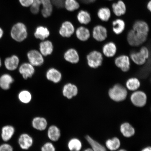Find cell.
I'll use <instances>...</instances> for the list:
<instances>
[{
	"label": "cell",
	"instance_id": "1",
	"mask_svg": "<svg viewBox=\"0 0 151 151\" xmlns=\"http://www.w3.org/2000/svg\"><path fill=\"white\" fill-rule=\"evenodd\" d=\"M10 34L11 37L14 40L17 42H22L27 37V27L25 24L22 22H17L12 26Z\"/></svg>",
	"mask_w": 151,
	"mask_h": 151
},
{
	"label": "cell",
	"instance_id": "2",
	"mask_svg": "<svg viewBox=\"0 0 151 151\" xmlns=\"http://www.w3.org/2000/svg\"><path fill=\"white\" fill-rule=\"evenodd\" d=\"M109 97L114 101L119 102L124 101L127 96L126 88L120 84L115 85L109 90Z\"/></svg>",
	"mask_w": 151,
	"mask_h": 151
},
{
	"label": "cell",
	"instance_id": "3",
	"mask_svg": "<svg viewBox=\"0 0 151 151\" xmlns=\"http://www.w3.org/2000/svg\"><path fill=\"white\" fill-rule=\"evenodd\" d=\"M86 58L88 65L92 68H97L102 64L103 55L98 51L94 50L90 52L87 56Z\"/></svg>",
	"mask_w": 151,
	"mask_h": 151
},
{
	"label": "cell",
	"instance_id": "4",
	"mask_svg": "<svg viewBox=\"0 0 151 151\" xmlns=\"http://www.w3.org/2000/svg\"><path fill=\"white\" fill-rule=\"evenodd\" d=\"M148 36L137 33L133 29L130 30L127 34V40L131 46L137 47L142 44L147 40Z\"/></svg>",
	"mask_w": 151,
	"mask_h": 151
},
{
	"label": "cell",
	"instance_id": "5",
	"mask_svg": "<svg viewBox=\"0 0 151 151\" xmlns=\"http://www.w3.org/2000/svg\"><path fill=\"white\" fill-rule=\"evenodd\" d=\"M92 36L96 40L102 42L107 37V28L103 25L98 24L94 26L92 29Z\"/></svg>",
	"mask_w": 151,
	"mask_h": 151
},
{
	"label": "cell",
	"instance_id": "6",
	"mask_svg": "<svg viewBox=\"0 0 151 151\" xmlns=\"http://www.w3.org/2000/svg\"><path fill=\"white\" fill-rule=\"evenodd\" d=\"M29 63L34 66H40L44 62L43 56L40 52L36 50H30L27 54Z\"/></svg>",
	"mask_w": 151,
	"mask_h": 151
},
{
	"label": "cell",
	"instance_id": "7",
	"mask_svg": "<svg viewBox=\"0 0 151 151\" xmlns=\"http://www.w3.org/2000/svg\"><path fill=\"white\" fill-rule=\"evenodd\" d=\"M131 100L132 103L135 106L143 107L146 104L147 95L145 92L140 91H135L132 94Z\"/></svg>",
	"mask_w": 151,
	"mask_h": 151
},
{
	"label": "cell",
	"instance_id": "8",
	"mask_svg": "<svg viewBox=\"0 0 151 151\" xmlns=\"http://www.w3.org/2000/svg\"><path fill=\"white\" fill-rule=\"evenodd\" d=\"M132 29L140 35L148 36L150 27L148 22L142 20H136L132 25Z\"/></svg>",
	"mask_w": 151,
	"mask_h": 151
},
{
	"label": "cell",
	"instance_id": "9",
	"mask_svg": "<svg viewBox=\"0 0 151 151\" xmlns=\"http://www.w3.org/2000/svg\"><path fill=\"white\" fill-rule=\"evenodd\" d=\"M111 11L117 17L121 18L122 16L125 14L127 7L124 1L122 0H118L117 1L113 3L111 6Z\"/></svg>",
	"mask_w": 151,
	"mask_h": 151
},
{
	"label": "cell",
	"instance_id": "10",
	"mask_svg": "<svg viewBox=\"0 0 151 151\" xmlns=\"http://www.w3.org/2000/svg\"><path fill=\"white\" fill-rule=\"evenodd\" d=\"M75 31V27L73 24L70 21H66L62 24L59 32L62 37H69L74 34Z\"/></svg>",
	"mask_w": 151,
	"mask_h": 151
},
{
	"label": "cell",
	"instance_id": "11",
	"mask_svg": "<svg viewBox=\"0 0 151 151\" xmlns=\"http://www.w3.org/2000/svg\"><path fill=\"white\" fill-rule=\"evenodd\" d=\"M115 64L117 67L124 72L129 70L131 63L130 58L127 55H122L118 56L115 60Z\"/></svg>",
	"mask_w": 151,
	"mask_h": 151
},
{
	"label": "cell",
	"instance_id": "12",
	"mask_svg": "<svg viewBox=\"0 0 151 151\" xmlns=\"http://www.w3.org/2000/svg\"><path fill=\"white\" fill-rule=\"evenodd\" d=\"M18 144L22 150H27L32 146L33 139L31 136L27 133L22 134L19 137Z\"/></svg>",
	"mask_w": 151,
	"mask_h": 151
},
{
	"label": "cell",
	"instance_id": "13",
	"mask_svg": "<svg viewBox=\"0 0 151 151\" xmlns=\"http://www.w3.org/2000/svg\"><path fill=\"white\" fill-rule=\"evenodd\" d=\"M76 19L79 23L83 25H86L92 22L91 15L87 11L80 9L77 12Z\"/></svg>",
	"mask_w": 151,
	"mask_h": 151
},
{
	"label": "cell",
	"instance_id": "14",
	"mask_svg": "<svg viewBox=\"0 0 151 151\" xmlns=\"http://www.w3.org/2000/svg\"><path fill=\"white\" fill-rule=\"evenodd\" d=\"M34 67L29 63H24L20 65L19 71L23 78L27 80L28 78H31L35 73V69Z\"/></svg>",
	"mask_w": 151,
	"mask_h": 151
},
{
	"label": "cell",
	"instance_id": "15",
	"mask_svg": "<svg viewBox=\"0 0 151 151\" xmlns=\"http://www.w3.org/2000/svg\"><path fill=\"white\" fill-rule=\"evenodd\" d=\"M112 26L113 32L116 35H119L123 32L125 29L126 22L121 18H116L112 21Z\"/></svg>",
	"mask_w": 151,
	"mask_h": 151
},
{
	"label": "cell",
	"instance_id": "16",
	"mask_svg": "<svg viewBox=\"0 0 151 151\" xmlns=\"http://www.w3.org/2000/svg\"><path fill=\"white\" fill-rule=\"evenodd\" d=\"M41 12L43 17L47 18L51 16L53 7L51 0H40Z\"/></svg>",
	"mask_w": 151,
	"mask_h": 151
},
{
	"label": "cell",
	"instance_id": "17",
	"mask_svg": "<svg viewBox=\"0 0 151 151\" xmlns=\"http://www.w3.org/2000/svg\"><path fill=\"white\" fill-rule=\"evenodd\" d=\"M78 93V89L74 84L68 83L65 85L62 90L64 97L70 99L76 96Z\"/></svg>",
	"mask_w": 151,
	"mask_h": 151
},
{
	"label": "cell",
	"instance_id": "18",
	"mask_svg": "<svg viewBox=\"0 0 151 151\" xmlns=\"http://www.w3.org/2000/svg\"><path fill=\"white\" fill-rule=\"evenodd\" d=\"M32 124L34 128L39 131H44L48 126V122L46 119L40 116L34 118Z\"/></svg>",
	"mask_w": 151,
	"mask_h": 151
},
{
	"label": "cell",
	"instance_id": "19",
	"mask_svg": "<svg viewBox=\"0 0 151 151\" xmlns=\"http://www.w3.org/2000/svg\"><path fill=\"white\" fill-rule=\"evenodd\" d=\"M112 11L109 7H103L99 8L97 12V16L99 19L103 22H108L112 16Z\"/></svg>",
	"mask_w": 151,
	"mask_h": 151
},
{
	"label": "cell",
	"instance_id": "20",
	"mask_svg": "<svg viewBox=\"0 0 151 151\" xmlns=\"http://www.w3.org/2000/svg\"><path fill=\"white\" fill-rule=\"evenodd\" d=\"M64 57L66 61L72 64L78 63L80 60V56L78 52L73 48L68 50L64 54Z\"/></svg>",
	"mask_w": 151,
	"mask_h": 151
},
{
	"label": "cell",
	"instance_id": "21",
	"mask_svg": "<svg viewBox=\"0 0 151 151\" xmlns=\"http://www.w3.org/2000/svg\"><path fill=\"white\" fill-rule=\"evenodd\" d=\"M19 59L18 57L14 55L5 58L4 65L6 68L9 71H14L18 68Z\"/></svg>",
	"mask_w": 151,
	"mask_h": 151
},
{
	"label": "cell",
	"instance_id": "22",
	"mask_svg": "<svg viewBox=\"0 0 151 151\" xmlns=\"http://www.w3.org/2000/svg\"><path fill=\"white\" fill-rule=\"evenodd\" d=\"M75 33L77 38L82 41H87L91 36L89 29L84 26H80L77 28Z\"/></svg>",
	"mask_w": 151,
	"mask_h": 151
},
{
	"label": "cell",
	"instance_id": "23",
	"mask_svg": "<svg viewBox=\"0 0 151 151\" xmlns=\"http://www.w3.org/2000/svg\"><path fill=\"white\" fill-rule=\"evenodd\" d=\"M46 76L47 80L57 83L61 81L62 76L61 73L56 69L51 68L47 71Z\"/></svg>",
	"mask_w": 151,
	"mask_h": 151
},
{
	"label": "cell",
	"instance_id": "24",
	"mask_svg": "<svg viewBox=\"0 0 151 151\" xmlns=\"http://www.w3.org/2000/svg\"><path fill=\"white\" fill-rule=\"evenodd\" d=\"M104 55L107 58H112L115 55L117 52V47L115 43L109 42L104 45L102 49Z\"/></svg>",
	"mask_w": 151,
	"mask_h": 151
},
{
	"label": "cell",
	"instance_id": "25",
	"mask_svg": "<svg viewBox=\"0 0 151 151\" xmlns=\"http://www.w3.org/2000/svg\"><path fill=\"white\" fill-rule=\"evenodd\" d=\"M54 47L50 41H42L40 44V52L43 56H47L51 54L53 51Z\"/></svg>",
	"mask_w": 151,
	"mask_h": 151
},
{
	"label": "cell",
	"instance_id": "26",
	"mask_svg": "<svg viewBox=\"0 0 151 151\" xmlns=\"http://www.w3.org/2000/svg\"><path fill=\"white\" fill-rule=\"evenodd\" d=\"M47 135L51 141L56 142L59 140L61 137V131L57 126L52 125L48 128Z\"/></svg>",
	"mask_w": 151,
	"mask_h": 151
},
{
	"label": "cell",
	"instance_id": "27",
	"mask_svg": "<svg viewBox=\"0 0 151 151\" xmlns=\"http://www.w3.org/2000/svg\"><path fill=\"white\" fill-rule=\"evenodd\" d=\"M14 81V78L10 75L7 73L3 74L0 77V87L4 90H9Z\"/></svg>",
	"mask_w": 151,
	"mask_h": 151
},
{
	"label": "cell",
	"instance_id": "28",
	"mask_svg": "<svg viewBox=\"0 0 151 151\" xmlns=\"http://www.w3.org/2000/svg\"><path fill=\"white\" fill-rule=\"evenodd\" d=\"M15 128L12 126L6 125L2 128L1 137L3 140L7 142L12 138L15 133Z\"/></svg>",
	"mask_w": 151,
	"mask_h": 151
},
{
	"label": "cell",
	"instance_id": "29",
	"mask_svg": "<svg viewBox=\"0 0 151 151\" xmlns=\"http://www.w3.org/2000/svg\"><path fill=\"white\" fill-rule=\"evenodd\" d=\"M34 35L37 39L44 40L50 36V32L46 27L39 26L36 29Z\"/></svg>",
	"mask_w": 151,
	"mask_h": 151
},
{
	"label": "cell",
	"instance_id": "30",
	"mask_svg": "<svg viewBox=\"0 0 151 151\" xmlns=\"http://www.w3.org/2000/svg\"><path fill=\"white\" fill-rule=\"evenodd\" d=\"M64 6L66 10L73 12L81 9V5L77 0H65Z\"/></svg>",
	"mask_w": 151,
	"mask_h": 151
},
{
	"label": "cell",
	"instance_id": "31",
	"mask_svg": "<svg viewBox=\"0 0 151 151\" xmlns=\"http://www.w3.org/2000/svg\"><path fill=\"white\" fill-rule=\"evenodd\" d=\"M130 58L134 63L139 65H144L147 60L139 51L132 52L130 55Z\"/></svg>",
	"mask_w": 151,
	"mask_h": 151
},
{
	"label": "cell",
	"instance_id": "32",
	"mask_svg": "<svg viewBox=\"0 0 151 151\" xmlns=\"http://www.w3.org/2000/svg\"><path fill=\"white\" fill-rule=\"evenodd\" d=\"M120 131L124 137H131L134 134V128L128 123H124L121 126Z\"/></svg>",
	"mask_w": 151,
	"mask_h": 151
},
{
	"label": "cell",
	"instance_id": "33",
	"mask_svg": "<svg viewBox=\"0 0 151 151\" xmlns=\"http://www.w3.org/2000/svg\"><path fill=\"white\" fill-rule=\"evenodd\" d=\"M140 85V81L135 77L129 78L126 83V87L131 91H136L139 88Z\"/></svg>",
	"mask_w": 151,
	"mask_h": 151
},
{
	"label": "cell",
	"instance_id": "34",
	"mask_svg": "<svg viewBox=\"0 0 151 151\" xmlns=\"http://www.w3.org/2000/svg\"><path fill=\"white\" fill-rule=\"evenodd\" d=\"M68 147L70 151H80L82 148V144L78 139L73 138L68 142Z\"/></svg>",
	"mask_w": 151,
	"mask_h": 151
},
{
	"label": "cell",
	"instance_id": "35",
	"mask_svg": "<svg viewBox=\"0 0 151 151\" xmlns=\"http://www.w3.org/2000/svg\"><path fill=\"white\" fill-rule=\"evenodd\" d=\"M86 140L89 143L93 151H107L105 147L100 144L94 140L89 136L86 137Z\"/></svg>",
	"mask_w": 151,
	"mask_h": 151
},
{
	"label": "cell",
	"instance_id": "36",
	"mask_svg": "<svg viewBox=\"0 0 151 151\" xmlns=\"http://www.w3.org/2000/svg\"><path fill=\"white\" fill-rule=\"evenodd\" d=\"M18 97L21 102L24 104L29 103L32 99L31 93L26 90L20 91L18 94Z\"/></svg>",
	"mask_w": 151,
	"mask_h": 151
},
{
	"label": "cell",
	"instance_id": "37",
	"mask_svg": "<svg viewBox=\"0 0 151 151\" xmlns=\"http://www.w3.org/2000/svg\"><path fill=\"white\" fill-rule=\"evenodd\" d=\"M107 148L111 151L116 150L119 148L120 142L117 137H115L112 139H109L106 142Z\"/></svg>",
	"mask_w": 151,
	"mask_h": 151
},
{
	"label": "cell",
	"instance_id": "38",
	"mask_svg": "<svg viewBox=\"0 0 151 151\" xmlns=\"http://www.w3.org/2000/svg\"><path fill=\"white\" fill-rule=\"evenodd\" d=\"M41 3L40 0H34L33 2L30 6V11L34 14H38L40 11Z\"/></svg>",
	"mask_w": 151,
	"mask_h": 151
},
{
	"label": "cell",
	"instance_id": "39",
	"mask_svg": "<svg viewBox=\"0 0 151 151\" xmlns=\"http://www.w3.org/2000/svg\"><path fill=\"white\" fill-rule=\"evenodd\" d=\"M41 151H56V149L52 143L47 142L41 147Z\"/></svg>",
	"mask_w": 151,
	"mask_h": 151
},
{
	"label": "cell",
	"instance_id": "40",
	"mask_svg": "<svg viewBox=\"0 0 151 151\" xmlns=\"http://www.w3.org/2000/svg\"><path fill=\"white\" fill-rule=\"evenodd\" d=\"M34 0H19V2L22 7H30L32 4Z\"/></svg>",
	"mask_w": 151,
	"mask_h": 151
},
{
	"label": "cell",
	"instance_id": "41",
	"mask_svg": "<svg viewBox=\"0 0 151 151\" xmlns=\"http://www.w3.org/2000/svg\"><path fill=\"white\" fill-rule=\"evenodd\" d=\"M0 151H14V149L11 145L4 143L0 146Z\"/></svg>",
	"mask_w": 151,
	"mask_h": 151
},
{
	"label": "cell",
	"instance_id": "42",
	"mask_svg": "<svg viewBox=\"0 0 151 151\" xmlns=\"http://www.w3.org/2000/svg\"><path fill=\"white\" fill-rule=\"evenodd\" d=\"M139 52L143 54V55L147 59H148L150 56V52H149L148 49L147 47H142Z\"/></svg>",
	"mask_w": 151,
	"mask_h": 151
},
{
	"label": "cell",
	"instance_id": "43",
	"mask_svg": "<svg viewBox=\"0 0 151 151\" xmlns=\"http://www.w3.org/2000/svg\"><path fill=\"white\" fill-rule=\"evenodd\" d=\"M146 7L147 9L150 12H151V0L150 1H149L148 2V3H147Z\"/></svg>",
	"mask_w": 151,
	"mask_h": 151
},
{
	"label": "cell",
	"instance_id": "44",
	"mask_svg": "<svg viewBox=\"0 0 151 151\" xmlns=\"http://www.w3.org/2000/svg\"><path fill=\"white\" fill-rule=\"evenodd\" d=\"M4 35V31L2 28L0 27V39L3 37Z\"/></svg>",
	"mask_w": 151,
	"mask_h": 151
},
{
	"label": "cell",
	"instance_id": "45",
	"mask_svg": "<svg viewBox=\"0 0 151 151\" xmlns=\"http://www.w3.org/2000/svg\"><path fill=\"white\" fill-rule=\"evenodd\" d=\"M141 151H151V148L150 147H147L143 149Z\"/></svg>",
	"mask_w": 151,
	"mask_h": 151
},
{
	"label": "cell",
	"instance_id": "46",
	"mask_svg": "<svg viewBox=\"0 0 151 151\" xmlns=\"http://www.w3.org/2000/svg\"><path fill=\"white\" fill-rule=\"evenodd\" d=\"M84 151H93V150H92V149L88 148L85 150Z\"/></svg>",
	"mask_w": 151,
	"mask_h": 151
},
{
	"label": "cell",
	"instance_id": "47",
	"mask_svg": "<svg viewBox=\"0 0 151 151\" xmlns=\"http://www.w3.org/2000/svg\"><path fill=\"white\" fill-rule=\"evenodd\" d=\"M2 65L1 60V58H0V68L1 67Z\"/></svg>",
	"mask_w": 151,
	"mask_h": 151
},
{
	"label": "cell",
	"instance_id": "48",
	"mask_svg": "<svg viewBox=\"0 0 151 151\" xmlns=\"http://www.w3.org/2000/svg\"><path fill=\"white\" fill-rule=\"evenodd\" d=\"M118 151H127L125 150H119Z\"/></svg>",
	"mask_w": 151,
	"mask_h": 151
},
{
	"label": "cell",
	"instance_id": "49",
	"mask_svg": "<svg viewBox=\"0 0 151 151\" xmlns=\"http://www.w3.org/2000/svg\"><path fill=\"white\" fill-rule=\"evenodd\" d=\"M106 1H114V0H106Z\"/></svg>",
	"mask_w": 151,
	"mask_h": 151
}]
</instances>
